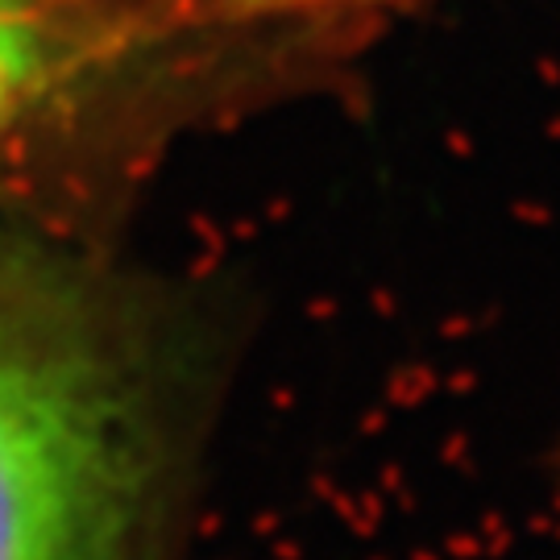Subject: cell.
<instances>
[{
	"instance_id": "1",
	"label": "cell",
	"mask_w": 560,
	"mask_h": 560,
	"mask_svg": "<svg viewBox=\"0 0 560 560\" xmlns=\"http://www.w3.org/2000/svg\"><path fill=\"white\" fill-rule=\"evenodd\" d=\"M224 361L196 291L0 217V560H187Z\"/></svg>"
},
{
	"instance_id": "2",
	"label": "cell",
	"mask_w": 560,
	"mask_h": 560,
	"mask_svg": "<svg viewBox=\"0 0 560 560\" xmlns=\"http://www.w3.org/2000/svg\"><path fill=\"white\" fill-rule=\"evenodd\" d=\"M254 88L113 0H0V217L108 241L154 162Z\"/></svg>"
},
{
	"instance_id": "3",
	"label": "cell",
	"mask_w": 560,
	"mask_h": 560,
	"mask_svg": "<svg viewBox=\"0 0 560 560\" xmlns=\"http://www.w3.org/2000/svg\"><path fill=\"white\" fill-rule=\"evenodd\" d=\"M150 38L279 75L295 55L411 0H117Z\"/></svg>"
},
{
	"instance_id": "4",
	"label": "cell",
	"mask_w": 560,
	"mask_h": 560,
	"mask_svg": "<svg viewBox=\"0 0 560 560\" xmlns=\"http://www.w3.org/2000/svg\"><path fill=\"white\" fill-rule=\"evenodd\" d=\"M557 486H560V460H557Z\"/></svg>"
}]
</instances>
